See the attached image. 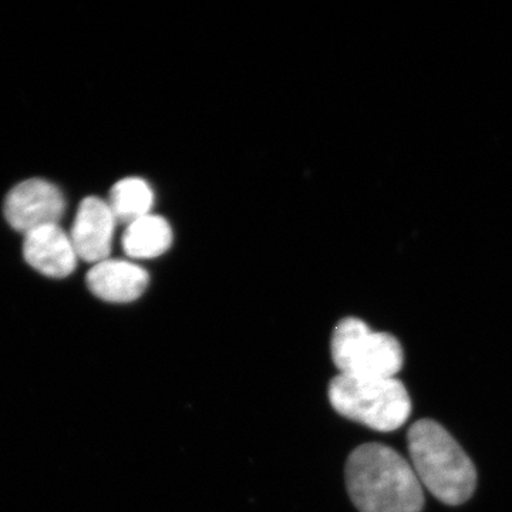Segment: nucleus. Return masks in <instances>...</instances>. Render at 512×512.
<instances>
[{"label": "nucleus", "instance_id": "nucleus-1", "mask_svg": "<svg viewBox=\"0 0 512 512\" xmlns=\"http://www.w3.org/2000/svg\"><path fill=\"white\" fill-rule=\"evenodd\" d=\"M350 500L360 512H421L423 487L412 464L392 447L362 444L345 467Z\"/></svg>", "mask_w": 512, "mask_h": 512}, {"label": "nucleus", "instance_id": "nucleus-2", "mask_svg": "<svg viewBox=\"0 0 512 512\" xmlns=\"http://www.w3.org/2000/svg\"><path fill=\"white\" fill-rule=\"evenodd\" d=\"M410 464L421 485L447 505L473 497L477 470L471 458L437 421H416L407 433Z\"/></svg>", "mask_w": 512, "mask_h": 512}, {"label": "nucleus", "instance_id": "nucleus-3", "mask_svg": "<svg viewBox=\"0 0 512 512\" xmlns=\"http://www.w3.org/2000/svg\"><path fill=\"white\" fill-rule=\"evenodd\" d=\"M329 402L346 419L392 433L409 420L412 400L396 377L338 375L329 383Z\"/></svg>", "mask_w": 512, "mask_h": 512}, {"label": "nucleus", "instance_id": "nucleus-4", "mask_svg": "<svg viewBox=\"0 0 512 512\" xmlns=\"http://www.w3.org/2000/svg\"><path fill=\"white\" fill-rule=\"evenodd\" d=\"M330 353L339 375L396 377L403 369L399 340L386 332H373L363 320H340L333 330Z\"/></svg>", "mask_w": 512, "mask_h": 512}, {"label": "nucleus", "instance_id": "nucleus-5", "mask_svg": "<svg viewBox=\"0 0 512 512\" xmlns=\"http://www.w3.org/2000/svg\"><path fill=\"white\" fill-rule=\"evenodd\" d=\"M63 211L64 198L59 188L37 178L16 185L5 201V217L10 227L25 235L47 225H57Z\"/></svg>", "mask_w": 512, "mask_h": 512}, {"label": "nucleus", "instance_id": "nucleus-6", "mask_svg": "<svg viewBox=\"0 0 512 512\" xmlns=\"http://www.w3.org/2000/svg\"><path fill=\"white\" fill-rule=\"evenodd\" d=\"M116 222L109 202L86 198L77 210L70 234L77 258L92 264L109 259Z\"/></svg>", "mask_w": 512, "mask_h": 512}, {"label": "nucleus", "instance_id": "nucleus-7", "mask_svg": "<svg viewBox=\"0 0 512 512\" xmlns=\"http://www.w3.org/2000/svg\"><path fill=\"white\" fill-rule=\"evenodd\" d=\"M23 254L29 265L50 278H66L79 259L70 235L59 225H47L26 234Z\"/></svg>", "mask_w": 512, "mask_h": 512}, {"label": "nucleus", "instance_id": "nucleus-8", "mask_svg": "<svg viewBox=\"0 0 512 512\" xmlns=\"http://www.w3.org/2000/svg\"><path fill=\"white\" fill-rule=\"evenodd\" d=\"M150 276L146 269L121 259L94 264L87 274V286L97 298L111 303L136 301L146 292Z\"/></svg>", "mask_w": 512, "mask_h": 512}, {"label": "nucleus", "instance_id": "nucleus-9", "mask_svg": "<svg viewBox=\"0 0 512 512\" xmlns=\"http://www.w3.org/2000/svg\"><path fill=\"white\" fill-rule=\"evenodd\" d=\"M173 244V229L158 215L148 214L127 225L123 248L130 258L153 259L163 255Z\"/></svg>", "mask_w": 512, "mask_h": 512}, {"label": "nucleus", "instance_id": "nucleus-10", "mask_svg": "<svg viewBox=\"0 0 512 512\" xmlns=\"http://www.w3.org/2000/svg\"><path fill=\"white\" fill-rule=\"evenodd\" d=\"M153 202L150 184L143 178L128 177L111 188L109 207L116 221L128 225L151 214Z\"/></svg>", "mask_w": 512, "mask_h": 512}]
</instances>
